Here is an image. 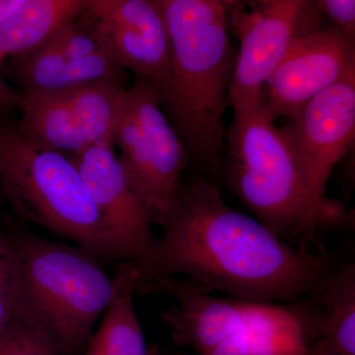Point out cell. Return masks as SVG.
Returning a JSON list of instances; mask_svg holds the SVG:
<instances>
[{"instance_id": "obj_1", "label": "cell", "mask_w": 355, "mask_h": 355, "mask_svg": "<svg viewBox=\"0 0 355 355\" xmlns=\"http://www.w3.org/2000/svg\"><path fill=\"white\" fill-rule=\"evenodd\" d=\"M163 234L141 265L135 287L158 277L254 302L292 304L312 295L340 254L292 246L258 219L229 207L203 179L182 183Z\"/></svg>"}, {"instance_id": "obj_2", "label": "cell", "mask_w": 355, "mask_h": 355, "mask_svg": "<svg viewBox=\"0 0 355 355\" xmlns=\"http://www.w3.org/2000/svg\"><path fill=\"white\" fill-rule=\"evenodd\" d=\"M170 41L167 76L157 87L161 108L190 159L216 160L226 137L223 116L234 72L225 1L161 0Z\"/></svg>"}, {"instance_id": "obj_3", "label": "cell", "mask_w": 355, "mask_h": 355, "mask_svg": "<svg viewBox=\"0 0 355 355\" xmlns=\"http://www.w3.org/2000/svg\"><path fill=\"white\" fill-rule=\"evenodd\" d=\"M226 137L231 189L280 239L300 249L324 251L318 240L321 231L354 227L352 211L311 189L265 106L233 114Z\"/></svg>"}, {"instance_id": "obj_4", "label": "cell", "mask_w": 355, "mask_h": 355, "mask_svg": "<svg viewBox=\"0 0 355 355\" xmlns=\"http://www.w3.org/2000/svg\"><path fill=\"white\" fill-rule=\"evenodd\" d=\"M0 186L23 220L76 242L97 260H123L72 158L30 141L7 118L0 120Z\"/></svg>"}, {"instance_id": "obj_5", "label": "cell", "mask_w": 355, "mask_h": 355, "mask_svg": "<svg viewBox=\"0 0 355 355\" xmlns=\"http://www.w3.org/2000/svg\"><path fill=\"white\" fill-rule=\"evenodd\" d=\"M8 237L19 272L20 309L50 333L62 354L87 345L113 297V277L81 248L28 231Z\"/></svg>"}, {"instance_id": "obj_6", "label": "cell", "mask_w": 355, "mask_h": 355, "mask_svg": "<svg viewBox=\"0 0 355 355\" xmlns=\"http://www.w3.org/2000/svg\"><path fill=\"white\" fill-rule=\"evenodd\" d=\"M121 164L153 223L162 226L176 202L190 157L153 86L135 77L114 127Z\"/></svg>"}, {"instance_id": "obj_7", "label": "cell", "mask_w": 355, "mask_h": 355, "mask_svg": "<svg viewBox=\"0 0 355 355\" xmlns=\"http://www.w3.org/2000/svg\"><path fill=\"white\" fill-rule=\"evenodd\" d=\"M229 30L240 42L228 105L234 114L263 106V89L294 42L322 29L317 1H225Z\"/></svg>"}, {"instance_id": "obj_8", "label": "cell", "mask_w": 355, "mask_h": 355, "mask_svg": "<svg viewBox=\"0 0 355 355\" xmlns=\"http://www.w3.org/2000/svg\"><path fill=\"white\" fill-rule=\"evenodd\" d=\"M127 89L125 80H110L49 94H22L16 128L37 146L69 156L97 144H114Z\"/></svg>"}, {"instance_id": "obj_9", "label": "cell", "mask_w": 355, "mask_h": 355, "mask_svg": "<svg viewBox=\"0 0 355 355\" xmlns=\"http://www.w3.org/2000/svg\"><path fill=\"white\" fill-rule=\"evenodd\" d=\"M355 74V40L334 27L294 42L263 89L272 120L292 119L324 90Z\"/></svg>"}, {"instance_id": "obj_10", "label": "cell", "mask_w": 355, "mask_h": 355, "mask_svg": "<svg viewBox=\"0 0 355 355\" xmlns=\"http://www.w3.org/2000/svg\"><path fill=\"white\" fill-rule=\"evenodd\" d=\"M279 130L311 189L328 198L331 172L354 144L355 74L316 96Z\"/></svg>"}, {"instance_id": "obj_11", "label": "cell", "mask_w": 355, "mask_h": 355, "mask_svg": "<svg viewBox=\"0 0 355 355\" xmlns=\"http://www.w3.org/2000/svg\"><path fill=\"white\" fill-rule=\"evenodd\" d=\"M110 53L121 69L157 87L171 60V41L161 0H86Z\"/></svg>"}, {"instance_id": "obj_12", "label": "cell", "mask_w": 355, "mask_h": 355, "mask_svg": "<svg viewBox=\"0 0 355 355\" xmlns=\"http://www.w3.org/2000/svg\"><path fill=\"white\" fill-rule=\"evenodd\" d=\"M70 157L108 225L121 259L133 266L141 265L155 242L153 222L133 191L114 144H97Z\"/></svg>"}, {"instance_id": "obj_13", "label": "cell", "mask_w": 355, "mask_h": 355, "mask_svg": "<svg viewBox=\"0 0 355 355\" xmlns=\"http://www.w3.org/2000/svg\"><path fill=\"white\" fill-rule=\"evenodd\" d=\"M308 355H355V265L340 263L314 294L297 301Z\"/></svg>"}, {"instance_id": "obj_14", "label": "cell", "mask_w": 355, "mask_h": 355, "mask_svg": "<svg viewBox=\"0 0 355 355\" xmlns=\"http://www.w3.org/2000/svg\"><path fill=\"white\" fill-rule=\"evenodd\" d=\"M12 74L22 94H49L110 80H125V69L110 51L69 60L44 44L13 58Z\"/></svg>"}, {"instance_id": "obj_15", "label": "cell", "mask_w": 355, "mask_h": 355, "mask_svg": "<svg viewBox=\"0 0 355 355\" xmlns=\"http://www.w3.org/2000/svg\"><path fill=\"white\" fill-rule=\"evenodd\" d=\"M207 355H308L297 304L266 303L258 318Z\"/></svg>"}, {"instance_id": "obj_16", "label": "cell", "mask_w": 355, "mask_h": 355, "mask_svg": "<svg viewBox=\"0 0 355 355\" xmlns=\"http://www.w3.org/2000/svg\"><path fill=\"white\" fill-rule=\"evenodd\" d=\"M85 6L86 0H23L0 25V62L38 50Z\"/></svg>"}, {"instance_id": "obj_17", "label": "cell", "mask_w": 355, "mask_h": 355, "mask_svg": "<svg viewBox=\"0 0 355 355\" xmlns=\"http://www.w3.org/2000/svg\"><path fill=\"white\" fill-rule=\"evenodd\" d=\"M114 293L86 352L93 355H149L146 338L135 312V275L123 261L113 277Z\"/></svg>"}, {"instance_id": "obj_18", "label": "cell", "mask_w": 355, "mask_h": 355, "mask_svg": "<svg viewBox=\"0 0 355 355\" xmlns=\"http://www.w3.org/2000/svg\"><path fill=\"white\" fill-rule=\"evenodd\" d=\"M55 338L20 308L0 333V355H62Z\"/></svg>"}, {"instance_id": "obj_19", "label": "cell", "mask_w": 355, "mask_h": 355, "mask_svg": "<svg viewBox=\"0 0 355 355\" xmlns=\"http://www.w3.org/2000/svg\"><path fill=\"white\" fill-rule=\"evenodd\" d=\"M3 191L0 186V212ZM20 306V282L17 261L8 235L0 222V333L15 316Z\"/></svg>"}, {"instance_id": "obj_20", "label": "cell", "mask_w": 355, "mask_h": 355, "mask_svg": "<svg viewBox=\"0 0 355 355\" xmlns=\"http://www.w3.org/2000/svg\"><path fill=\"white\" fill-rule=\"evenodd\" d=\"M317 3L320 13L331 21V27L355 40L354 0H320Z\"/></svg>"}, {"instance_id": "obj_21", "label": "cell", "mask_w": 355, "mask_h": 355, "mask_svg": "<svg viewBox=\"0 0 355 355\" xmlns=\"http://www.w3.org/2000/svg\"><path fill=\"white\" fill-rule=\"evenodd\" d=\"M2 64L3 62H0V120L6 118L11 112L19 110L22 101V93L17 88L11 87L4 80Z\"/></svg>"}, {"instance_id": "obj_22", "label": "cell", "mask_w": 355, "mask_h": 355, "mask_svg": "<svg viewBox=\"0 0 355 355\" xmlns=\"http://www.w3.org/2000/svg\"><path fill=\"white\" fill-rule=\"evenodd\" d=\"M23 0H0V25L19 7Z\"/></svg>"}, {"instance_id": "obj_23", "label": "cell", "mask_w": 355, "mask_h": 355, "mask_svg": "<svg viewBox=\"0 0 355 355\" xmlns=\"http://www.w3.org/2000/svg\"><path fill=\"white\" fill-rule=\"evenodd\" d=\"M149 355H165V354H157V352H153V354H149Z\"/></svg>"}]
</instances>
